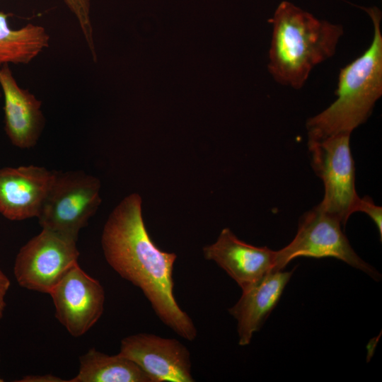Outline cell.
Here are the masks:
<instances>
[{
  "mask_svg": "<svg viewBox=\"0 0 382 382\" xmlns=\"http://www.w3.org/2000/svg\"><path fill=\"white\" fill-rule=\"evenodd\" d=\"M350 135L340 134L320 141H308L311 166L324 185L323 198L318 206L337 218L343 226L357 212L360 198L355 189Z\"/></svg>",
  "mask_w": 382,
  "mask_h": 382,
  "instance_id": "5b68a950",
  "label": "cell"
},
{
  "mask_svg": "<svg viewBox=\"0 0 382 382\" xmlns=\"http://www.w3.org/2000/svg\"><path fill=\"white\" fill-rule=\"evenodd\" d=\"M0 96H1V94H0Z\"/></svg>",
  "mask_w": 382,
  "mask_h": 382,
  "instance_id": "44dd1931",
  "label": "cell"
},
{
  "mask_svg": "<svg viewBox=\"0 0 382 382\" xmlns=\"http://www.w3.org/2000/svg\"><path fill=\"white\" fill-rule=\"evenodd\" d=\"M101 245L108 265L141 290L157 317L183 338L192 341L197 328L174 296L173 267L177 255L160 250L144 223L141 198L125 197L110 214Z\"/></svg>",
  "mask_w": 382,
  "mask_h": 382,
  "instance_id": "6da1fadb",
  "label": "cell"
},
{
  "mask_svg": "<svg viewBox=\"0 0 382 382\" xmlns=\"http://www.w3.org/2000/svg\"><path fill=\"white\" fill-rule=\"evenodd\" d=\"M78 374L69 382H154L138 365L120 355L90 349L79 358Z\"/></svg>",
  "mask_w": 382,
  "mask_h": 382,
  "instance_id": "5bb4252c",
  "label": "cell"
},
{
  "mask_svg": "<svg viewBox=\"0 0 382 382\" xmlns=\"http://www.w3.org/2000/svg\"><path fill=\"white\" fill-rule=\"evenodd\" d=\"M203 254L206 260L223 269L242 291L275 272L276 250L248 244L228 228L222 229L214 243L203 248Z\"/></svg>",
  "mask_w": 382,
  "mask_h": 382,
  "instance_id": "30bf717a",
  "label": "cell"
},
{
  "mask_svg": "<svg viewBox=\"0 0 382 382\" xmlns=\"http://www.w3.org/2000/svg\"><path fill=\"white\" fill-rule=\"evenodd\" d=\"M357 212L366 214L376 224L380 237H382V208L376 205L371 198L365 196L360 197L357 206Z\"/></svg>",
  "mask_w": 382,
  "mask_h": 382,
  "instance_id": "e0dca14e",
  "label": "cell"
},
{
  "mask_svg": "<svg viewBox=\"0 0 382 382\" xmlns=\"http://www.w3.org/2000/svg\"><path fill=\"white\" fill-rule=\"evenodd\" d=\"M361 8L373 23L371 42L361 55L340 69L336 100L306 120L308 141L351 134L368 120L382 96L381 12L376 6Z\"/></svg>",
  "mask_w": 382,
  "mask_h": 382,
  "instance_id": "3957f363",
  "label": "cell"
},
{
  "mask_svg": "<svg viewBox=\"0 0 382 382\" xmlns=\"http://www.w3.org/2000/svg\"><path fill=\"white\" fill-rule=\"evenodd\" d=\"M0 86L7 137L16 147H33L45 125L41 101L18 84L8 64L0 65Z\"/></svg>",
  "mask_w": 382,
  "mask_h": 382,
  "instance_id": "7c38bea8",
  "label": "cell"
},
{
  "mask_svg": "<svg viewBox=\"0 0 382 382\" xmlns=\"http://www.w3.org/2000/svg\"><path fill=\"white\" fill-rule=\"evenodd\" d=\"M272 33L268 70L279 83L301 88L315 66L332 57L343 27L282 1L270 20Z\"/></svg>",
  "mask_w": 382,
  "mask_h": 382,
  "instance_id": "7a4b0ae2",
  "label": "cell"
},
{
  "mask_svg": "<svg viewBox=\"0 0 382 382\" xmlns=\"http://www.w3.org/2000/svg\"><path fill=\"white\" fill-rule=\"evenodd\" d=\"M119 354L138 365L154 382H193L190 353L180 341L137 333L121 340Z\"/></svg>",
  "mask_w": 382,
  "mask_h": 382,
  "instance_id": "9c48e42d",
  "label": "cell"
},
{
  "mask_svg": "<svg viewBox=\"0 0 382 382\" xmlns=\"http://www.w3.org/2000/svg\"><path fill=\"white\" fill-rule=\"evenodd\" d=\"M341 226L337 218L318 205L303 214L294 239L283 248L276 250L274 271L282 270L298 257H332L379 280L380 274L355 253Z\"/></svg>",
  "mask_w": 382,
  "mask_h": 382,
  "instance_id": "8992f818",
  "label": "cell"
},
{
  "mask_svg": "<svg viewBox=\"0 0 382 382\" xmlns=\"http://www.w3.org/2000/svg\"><path fill=\"white\" fill-rule=\"evenodd\" d=\"M55 317L74 337L87 332L101 317L105 291L100 283L74 264L50 293Z\"/></svg>",
  "mask_w": 382,
  "mask_h": 382,
  "instance_id": "ba28073f",
  "label": "cell"
},
{
  "mask_svg": "<svg viewBox=\"0 0 382 382\" xmlns=\"http://www.w3.org/2000/svg\"><path fill=\"white\" fill-rule=\"evenodd\" d=\"M100 180L83 171H56L37 219L42 229L77 241L101 199Z\"/></svg>",
  "mask_w": 382,
  "mask_h": 382,
  "instance_id": "277c9868",
  "label": "cell"
},
{
  "mask_svg": "<svg viewBox=\"0 0 382 382\" xmlns=\"http://www.w3.org/2000/svg\"><path fill=\"white\" fill-rule=\"evenodd\" d=\"M54 170L36 166L0 168V213L11 221L37 217Z\"/></svg>",
  "mask_w": 382,
  "mask_h": 382,
  "instance_id": "8fae6325",
  "label": "cell"
},
{
  "mask_svg": "<svg viewBox=\"0 0 382 382\" xmlns=\"http://www.w3.org/2000/svg\"><path fill=\"white\" fill-rule=\"evenodd\" d=\"M64 1L78 21L88 47L91 53L92 57L93 60L96 62L97 54L93 40V30L90 16V0H64Z\"/></svg>",
  "mask_w": 382,
  "mask_h": 382,
  "instance_id": "2e32d148",
  "label": "cell"
},
{
  "mask_svg": "<svg viewBox=\"0 0 382 382\" xmlns=\"http://www.w3.org/2000/svg\"><path fill=\"white\" fill-rule=\"evenodd\" d=\"M18 381L21 382H62L66 381L62 380L60 378H58L55 376L48 374L44 376H26L23 377L21 380Z\"/></svg>",
  "mask_w": 382,
  "mask_h": 382,
  "instance_id": "d6986e66",
  "label": "cell"
},
{
  "mask_svg": "<svg viewBox=\"0 0 382 382\" xmlns=\"http://www.w3.org/2000/svg\"><path fill=\"white\" fill-rule=\"evenodd\" d=\"M11 286V281L0 269V320L2 319L6 306L5 301L7 292Z\"/></svg>",
  "mask_w": 382,
  "mask_h": 382,
  "instance_id": "ac0fdd59",
  "label": "cell"
},
{
  "mask_svg": "<svg viewBox=\"0 0 382 382\" xmlns=\"http://www.w3.org/2000/svg\"><path fill=\"white\" fill-rule=\"evenodd\" d=\"M293 271L272 272L249 289L242 291L236 303L228 309L237 321L238 344L250 343L253 334L257 332L277 304Z\"/></svg>",
  "mask_w": 382,
  "mask_h": 382,
  "instance_id": "4fadbf2b",
  "label": "cell"
},
{
  "mask_svg": "<svg viewBox=\"0 0 382 382\" xmlns=\"http://www.w3.org/2000/svg\"><path fill=\"white\" fill-rule=\"evenodd\" d=\"M4 380L0 377V382H4Z\"/></svg>",
  "mask_w": 382,
  "mask_h": 382,
  "instance_id": "ffe728a7",
  "label": "cell"
},
{
  "mask_svg": "<svg viewBox=\"0 0 382 382\" xmlns=\"http://www.w3.org/2000/svg\"><path fill=\"white\" fill-rule=\"evenodd\" d=\"M8 16L0 12V65L27 64L49 47L50 35L44 27L33 23L12 29Z\"/></svg>",
  "mask_w": 382,
  "mask_h": 382,
  "instance_id": "9a60e30c",
  "label": "cell"
},
{
  "mask_svg": "<svg viewBox=\"0 0 382 382\" xmlns=\"http://www.w3.org/2000/svg\"><path fill=\"white\" fill-rule=\"evenodd\" d=\"M79 256L76 241L42 229L20 249L13 274L21 287L50 294Z\"/></svg>",
  "mask_w": 382,
  "mask_h": 382,
  "instance_id": "52a82bcc",
  "label": "cell"
}]
</instances>
